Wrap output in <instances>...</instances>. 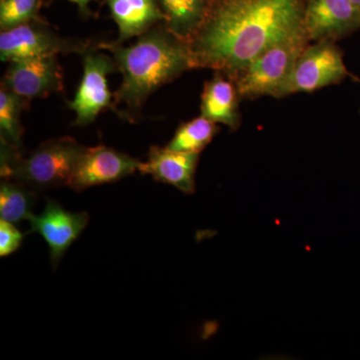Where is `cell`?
<instances>
[{"label":"cell","instance_id":"obj_15","mask_svg":"<svg viewBox=\"0 0 360 360\" xmlns=\"http://www.w3.org/2000/svg\"><path fill=\"white\" fill-rule=\"evenodd\" d=\"M165 21L163 25L175 37L188 42L200 30L210 0H156Z\"/></svg>","mask_w":360,"mask_h":360},{"label":"cell","instance_id":"obj_9","mask_svg":"<svg viewBox=\"0 0 360 360\" xmlns=\"http://www.w3.org/2000/svg\"><path fill=\"white\" fill-rule=\"evenodd\" d=\"M1 85L27 101L61 91L63 72L58 54L11 63Z\"/></svg>","mask_w":360,"mask_h":360},{"label":"cell","instance_id":"obj_1","mask_svg":"<svg viewBox=\"0 0 360 360\" xmlns=\"http://www.w3.org/2000/svg\"><path fill=\"white\" fill-rule=\"evenodd\" d=\"M307 0H210L200 30L189 40L194 68L229 77L272 45L305 32Z\"/></svg>","mask_w":360,"mask_h":360},{"label":"cell","instance_id":"obj_10","mask_svg":"<svg viewBox=\"0 0 360 360\" xmlns=\"http://www.w3.org/2000/svg\"><path fill=\"white\" fill-rule=\"evenodd\" d=\"M304 28L310 41H336L359 30L360 11L352 0H307Z\"/></svg>","mask_w":360,"mask_h":360},{"label":"cell","instance_id":"obj_17","mask_svg":"<svg viewBox=\"0 0 360 360\" xmlns=\"http://www.w3.org/2000/svg\"><path fill=\"white\" fill-rule=\"evenodd\" d=\"M217 123L205 116L181 123L167 148L181 153H200L219 132Z\"/></svg>","mask_w":360,"mask_h":360},{"label":"cell","instance_id":"obj_11","mask_svg":"<svg viewBox=\"0 0 360 360\" xmlns=\"http://www.w3.org/2000/svg\"><path fill=\"white\" fill-rule=\"evenodd\" d=\"M30 233H39L49 248L51 264L56 267L65 251L84 231L89 221L86 212H70L56 202L47 200L41 214L28 219Z\"/></svg>","mask_w":360,"mask_h":360},{"label":"cell","instance_id":"obj_16","mask_svg":"<svg viewBox=\"0 0 360 360\" xmlns=\"http://www.w3.org/2000/svg\"><path fill=\"white\" fill-rule=\"evenodd\" d=\"M37 191L11 179H2L0 184V219L13 224L28 220L33 214Z\"/></svg>","mask_w":360,"mask_h":360},{"label":"cell","instance_id":"obj_19","mask_svg":"<svg viewBox=\"0 0 360 360\" xmlns=\"http://www.w3.org/2000/svg\"><path fill=\"white\" fill-rule=\"evenodd\" d=\"M41 0H0V28L11 30L34 20H39Z\"/></svg>","mask_w":360,"mask_h":360},{"label":"cell","instance_id":"obj_22","mask_svg":"<svg viewBox=\"0 0 360 360\" xmlns=\"http://www.w3.org/2000/svg\"><path fill=\"white\" fill-rule=\"evenodd\" d=\"M352 4H354L355 6L357 7V8L360 11V0H352Z\"/></svg>","mask_w":360,"mask_h":360},{"label":"cell","instance_id":"obj_5","mask_svg":"<svg viewBox=\"0 0 360 360\" xmlns=\"http://www.w3.org/2000/svg\"><path fill=\"white\" fill-rule=\"evenodd\" d=\"M348 77L352 75L335 41H315L307 45L300 54L277 98L295 94H311L329 85L340 84Z\"/></svg>","mask_w":360,"mask_h":360},{"label":"cell","instance_id":"obj_12","mask_svg":"<svg viewBox=\"0 0 360 360\" xmlns=\"http://www.w3.org/2000/svg\"><path fill=\"white\" fill-rule=\"evenodd\" d=\"M200 153H181L153 146L148 160L141 162L139 172L158 181L170 184L186 194L195 191V174Z\"/></svg>","mask_w":360,"mask_h":360},{"label":"cell","instance_id":"obj_7","mask_svg":"<svg viewBox=\"0 0 360 360\" xmlns=\"http://www.w3.org/2000/svg\"><path fill=\"white\" fill-rule=\"evenodd\" d=\"M89 45L63 39L39 18L11 30H1L0 58L2 61L13 63L51 54L82 53Z\"/></svg>","mask_w":360,"mask_h":360},{"label":"cell","instance_id":"obj_6","mask_svg":"<svg viewBox=\"0 0 360 360\" xmlns=\"http://www.w3.org/2000/svg\"><path fill=\"white\" fill-rule=\"evenodd\" d=\"M80 54L84 58V75L68 108L77 113L75 124L85 127L94 122L103 110L115 108L108 75L118 70L115 59L99 52L96 45L89 44Z\"/></svg>","mask_w":360,"mask_h":360},{"label":"cell","instance_id":"obj_2","mask_svg":"<svg viewBox=\"0 0 360 360\" xmlns=\"http://www.w3.org/2000/svg\"><path fill=\"white\" fill-rule=\"evenodd\" d=\"M97 49L110 51L122 84L115 94V104H124L132 118L151 94L194 68L188 42L175 37L163 23L139 37L134 44L103 42Z\"/></svg>","mask_w":360,"mask_h":360},{"label":"cell","instance_id":"obj_23","mask_svg":"<svg viewBox=\"0 0 360 360\" xmlns=\"http://www.w3.org/2000/svg\"><path fill=\"white\" fill-rule=\"evenodd\" d=\"M354 79L356 80V82H359V84H360V78H357V77H354Z\"/></svg>","mask_w":360,"mask_h":360},{"label":"cell","instance_id":"obj_14","mask_svg":"<svg viewBox=\"0 0 360 360\" xmlns=\"http://www.w3.org/2000/svg\"><path fill=\"white\" fill-rule=\"evenodd\" d=\"M118 26V42L141 37L153 26L163 23L165 15L156 0H105Z\"/></svg>","mask_w":360,"mask_h":360},{"label":"cell","instance_id":"obj_3","mask_svg":"<svg viewBox=\"0 0 360 360\" xmlns=\"http://www.w3.org/2000/svg\"><path fill=\"white\" fill-rule=\"evenodd\" d=\"M85 146L71 137L51 139L22 155L20 148L1 141V177L34 191L68 186Z\"/></svg>","mask_w":360,"mask_h":360},{"label":"cell","instance_id":"obj_21","mask_svg":"<svg viewBox=\"0 0 360 360\" xmlns=\"http://www.w3.org/2000/svg\"><path fill=\"white\" fill-rule=\"evenodd\" d=\"M70 1L77 4L80 13L84 14V15H89V4L91 0H70Z\"/></svg>","mask_w":360,"mask_h":360},{"label":"cell","instance_id":"obj_4","mask_svg":"<svg viewBox=\"0 0 360 360\" xmlns=\"http://www.w3.org/2000/svg\"><path fill=\"white\" fill-rule=\"evenodd\" d=\"M309 42L307 32L283 40L272 45L243 70L229 77L238 87L241 99H255L265 96L277 98L296 60Z\"/></svg>","mask_w":360,"mask_h":360},{"label":"cell","instance_id":"obj_13","mask_svg":"<svg viewBox=\"0 0 360 360\" xmlns=\"http://www.w3.org/2000/svg\"><path fill=\"white\" fill-rule=\"evenodd\" d=\"M240 99L233 80L221 71H215L212 79L207 80L203 86L201 115L213 122L221 123L233 131L240 127Z\"/></svg>","mask_w":360,"mask_h":360},{"label":"cell","instance_id":"obj_18","mask_svg":"<svg viewBox=\"0 0 360 360\" xmlns=\"http://www.w3.org/2000/svg\"><path fill=\"white\" fill-rule=\"evenodd\" d=\"M27 99L2 86L0 90V137L13 148H21L23 129L21 112Z\"/></svg>","mask_w":360,"mask_h":360},{"label":"cell","instance_id":"obj_20","mask_svg":"<svg viewBox=\"0 0 360 360\" xmlns=\"http://www.w3.org/2000/svg\"><path fill=\"white\" fill-rule=\"evenodd\" d=\"M23 234L15 227V224L0 219V255L7 257L15 252L22 243Z\"/></svg>","mask_w":360,"mask_h":360},{"label":"cell","instance_id":"obj_8","mask_svg":"<svg viewBox=\"0 0 360 360\" xmlns=\"http://www.w3.org/2000/svg\"><path fill=\"white\" fill-rule=\"evenodd\" d=\"M141 165V161L115 149L103 146L86 148L68 186L82 191L90 186L111 184L139 172Z\"/></svg>","mask_w":360,"mask_h":360}]
</instances>
